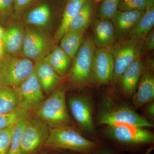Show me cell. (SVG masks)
<instances>
[{"mask_svg": "<svg viewBox=\"0 0 154 154\" xmlns=\"http://www.w3.org/2000/svg\"><path fill=\"white\" fill-rule=\"evenodd\" d=\"M25 30L22 25L15 24L5 31L2 38L5 52L17 56L22 52Z\"/></svg>", "mask_w": 154, "mask_h": 154, "instance_id": "cell-18", "label": "cell"}, {"mask_svg": "<svg viewBox=\"0 0 154 154\" xmlns=\"http://www.w3.org/2000/svg\"><path fill=\"white\" fill-rule=\"evenodd\" d=\"M71 59L60 47L54 46L43 60L49 65L62 78L66 75L71 63Z\"/></svg>", "mask_w": 154, "mask_h": 154, "instance_id": "cell-19", "label": "cell"}, {"mask_svg": "<svg viewBox=\"0 0 154 154\" xmlns=\"http://www.w3.org/2000/svg\"><path fill=\"white\" fill-rule=\"evenodd\" d=\"M143 113L146 116L145 118L149 121L153 123L154 119V103L152 101L147 103L143 106Z\"/></svg>", "mask_w": 154, "mask_h": 154, "instance_id": "cell-31", "label": "cell"}, {"mask_svg": "<svg viewBox=\"0 0 154 154\" xmlns=\"http://www.w3.org/2000/svg\"><path fill=\"white\" fill-rule=\"evenodd\" d=\"M96 45L93 39L87 37L74 57L66 75L69 83L75 87L95 85L93 72V60Z\"/></svg>", "mask_w": 154, "mask_h": 154, "instance_id": "cell-5", "label": "cell"}, {"mask_svg": "<svg viewBox=\"0 0 154 154\" xmlns=\"http://www.w3.org/2000/svg\"><path fill=\"white\" fill-rule=\"evenodd\" d=\"M114 67V59L110 50L103 48L96 49L93 64L95 85H105L112 82Z\"/></svg>", "mask_w": 154, "mask_h": 154, "instance_id": "cell-12", "label": "cell"}, {"mask_svg": "<svg viewBox=\"0 0 154 154\" xmlns=\"http://www.w3.org/2000/svg\"><path fill=\"white\" fill-rule=\"evenodd\" d=\"M68 105L73 117L79 126L96 142V131L93 119V104L87 94L74 95L69 98Z\"/></svg>", "mask_w": 154, "mask_h": 154, "instance_id": "cell-8", "label": "cell"}, {"mask_svg": "<svg viewBox=\"0 0 154 154\" xmlns=\"http://www.w3.org/2000/svg\"><path fill=\"white\" fill-rule=\"evenodd\" d=\"M5 50L2 39H0V59H2L4 57V56L5 54Z\"/></svg>", "mask_w": 154, "mask_h": 154, "instance_id": "cell-36", "label": "cell"}, {"mask_svg": "<svg viewBox=\"0 0 154 154\" xmlns=\"http://www.w3.org/2000/svg\"><path fill=\"white\" fill-rule=\"evenodd\" d=\"M146 0H119L118 10L120 11L146 10Z\"/></svg>", "mask_w": 154, "mask_h": 154, "instance_id": "cell-29", "label": "cell"}, {"mask_svg": "<svg viewBox=\"0 0 154 154\" xmlns=\"http://www.w3.org/2000/svg\"><path fill=\"white\" fill-rule=\"evenodd\" d=\"M33 72L44 94L46 95H50L54 91L63 79L43 60L35 63Z\"/></svg>", "mask_w": 154, "mask_h": 154, "instance_id": "cell-15", "label": "cell"}, {"mask_svg": "<svg viewBox=\"0 0 154 154\" xmlns=\"http://www.w3.org/2000/svg\"></svg>", "mask_w": 154, "mask_h": 154, "instance_id": "cell-41", "label": "cell"}, {"mask_svg": "<svg viewBox=\"0 0 154 154\" xmlns=\"http://www.w3.org/2000/svg\"><path fill=\"white\" fill-rule=\"evenodd\" d=\"M31 115L22 119L15 125L12 133L11 144L7 154H22L21 150V137L22 130L28 119Z\"/></svg>", "mask_w": 154, "mask_h": 154, "instance_id": "cell-27", "label": "cell"}, {"mask_svg": "<svg viewBox=\"0 0 154 154\" xmlns=\"http://www.w3.org/2000/svg\"><path fill=\"white\" fill-rule=\"evenodd\" d=\"M105 126L103 131L105 138L119 149L132 152L153 144V133L146 128L124 122Z\"/></svg>", "mask_w": 154, "mask_h": 154, "instance_id": "cell-1", "label": "cell"}, {"mask_svg": "<svg viewBox=\"0 0 154 154\" xmlns=\"http://www.w3.org/2000/svg\"><path fill=\"white\" fill-rule=\"evenodd\" d=\"M93 41L98 48H108L113 46L116 36L113 23L108 19H101L94 25Z\"/></svg>", "mask_w": 154, "mask_h": 154, "instance_id": "cell-17", "label": "cell"}, {"mask_svg": "<svg viewBox=\"0 0 154 154\" xmlns=\"http://www.w3.org/2000/svg\"><path fill=\"white\" fill-rule=\"evenodd\" d=\"M132 99V107L135 110L153 101L154 76L152 70L145 68Z\"/></svg>", "mask_w": 154, "mask_h": 154, "instance_id": "cell-13", "label": "cell"}, {"mask_svg": "<svg viewBox=\"0 0 154 154\" xmlns=\"http://www.w3.org/2000/svg\"><path fill=\"white\" fill-rule=\"evenodd\" d=\"M51 18V11L48 5L43 4L31 10L26 17V21L29 25L43 27L49 23Z\"/></svg>", "mask_w": 154, "mask_h": 154, "instance_id": "cell-24", "label": "cell"}, {"mask_svg": "<svg viewBox=\"0 0 154 154\" xmlns=\"http://www.w3.org/2000/svg\"><path fill=\"white\" fill-rule=\"evenodd\" d=\"M31 114L20 108L11 113H0V131L17 124L22 119L30 116Z\"/></svg>", "mask_w": 154, "mask_h": 154, "instance_id": "cell-26", "label": "cell"}, {"mask_svg": "<svg viewBox=\"0 0 154 154\" xmlns=\"http://www.w3.org/2000/svg\"><path fill=\"white\" fill-rule=\"evenodd\" d=\"M96 121L98 126L124 122L142 127H154L153 123L137 113L132 107L110 94L106 95L102 99Z\"/></svg>", "mask_w": 154, "mask_h": 154, "instance_id": "cell-2", "label": "cell"}, {"mask_svg": "<svg viewBox=\"0 0 154 154\" xmlns=\"http://www.w3.org/2000/svg\"><path fill=\"white\" fill-rule=\"evenodd\" d=\"M85 31L68 30L60 39V48L71 59L74 58L83 42Z\"/></svg>", "mask_w": 154, "mask_h": 154, "instance_id": "cell-22", "label": "cell"}, {"mask_svg": "<svg viewBox=\"0 0 154 154\" xmlns=\"http://www.w3.org/2000/svg\"><path fill=\"white\" fill-rule=\"evenodd\" d=\"M92 16V5L90 1L88 0L79 12L72 19L68 31H85L91 23Z\"/></svg>", "mask_w": 154, "mask_h": 154, "instance_id": "cell-25", "label": "cell"}, {"mask_svg": "<svg viewBox=\"0 0 154 154\" xmlns=\"http://www.w3.org/2000/svg\"><path fill=\"white\" fill-rule=\"evenodd\" d=\"M73 127L50 128L44 148L66 150L79 154H92L96 151L101 142L87 138Z\"/></svg>", "mask_w": 154, "mask_h": 154, "instance_id": "cell-3", "label": "cell"}, {"mask_svg": "<svg viewBox=\"0 0 154 154\" xmlns=\"http://www.w3.org/2000/svg\"><path fill=\"white\" fill-rule=\"evenodd\" d=\"M66 91L64 86H58L33 113V116L44 121L50 128L73 126L67 107Z\"/></svg>", "mask_w": 154, "mask_h": 154, "instance_id": "cell-4", "label": "cell"}, {"mask_svg": "<svg viewBox=\"0 0 154 154\" xmlns=\"http://www.w3.org/2000/svg\"><path fill=\"white\" fill-rule=\"evenodd\" d=\"M110 50L114 59L113 81L116 84L125 70L133 62L140 58L142 48L140 42H134L128 39Z\"/></svg>", "mask_w": 154, "mask_h": 154, "instance_id": "cell-11", "label": "cell"}, {"mask_svg": "<svg viewBox=\"0 0 154 154\" xmlns=\"http://www.w3.org/2000/svg\"><path fill=\"white\" fill-rule=\"evenodd\" d=\"M14 0H0V14H8L11 11Z\"/></svg>", "mask_w": 154, "mask_h": 154, "instance_id": "cell-33", "label": "cell"}, {"mask_svg": "<svg viewBox=\"0 0 154 154\" xmlns=\"http://www.w3.org/2000/svg\"><path fill=\"white\" fill-rule=\"evenodd\" d=\"M52 42L44 33L32 28L25 30L22 48L24 57L35 62L42 60L53 48Z\"/></svg>", "mask_w": 154, "mask_h": 154, "instance_id": "cell-10", "label": "cell"}, {"mask_svg": "<svg viewBox=\"0 0 154 154\" xmlns=\"http://www.w3.org/2000/svg\"><path fill=\"white\" fill-rule=\"evenodd\" d=\"M16 88L0 84V113H8L19 109Z\"/></svg>", "mask_w": 154, "mask_h": 154, "instance_id": "cell-23", "label": "cell"}, {"mask_svg": "<svg viewBox=\"0 0 154 154\" xmlns=\"http://www.w3.org/2000/svg\"><path fill=\"white\" fill-rule=\"evenodd\" d=\"M154 25V7L145 10L143 16L128 33V40L140 42L152 30Z\"/></svg>", "mask_w": 154, "mask_h": 154, "instance_id": "cell-20", "label": "cell"}, {"mask_svg": "<svg viewBox=\"0 0 154 154\" xmlns=\"http://www.w3.org/2000/svg\"><path fill=\"white\" fill-rule=\"evenodd\" d=\"M45 154V153H36V154Z\"/></svg>", "mask_w": 154, "mask_h": 154, "instance_id": "cell-40", "label": "cell"}, {"mask_svg": "<svg viewBox=\"0 0 154 154\" xmlns=\"http://www.w3.org/2000/svg\"><path fill=\"white\" fill-rule=\"evenodd\" d=\"M49 126L34 116L29 117L22 130L21 137L22 154L38 153L44 148L49 133Z\"/></svg>", "mask_w": 154, "mask_h": 154, "instance_id": "cell-7", "label": "cell"}, {"mask_svg": "<svg viewBox=\"0 0 154 154\" xmlns=\"http://www.w3.org/2000/svg\"><path fill=\"white\" fill-rule=\"evenodd\" d=\"M32 0H14V8L17 13L21 12L30 4Z\"/></svg>", "mask_w": 154, "mask_h": 154, "instance_id": "cell-34", "label": "cell"}, {"mask_svg": "<svg viewBox=\"0 0 154 154\" xmlns=\"http://www.w3.org/2000/svg\"><path fill=\"white\" fill-rule=\"evenodd\" d=\"M88 0H67L65 7L60 25L55 34L56 41L60 40L68 30L72 19L79 12Z\"/></svg>", "mask_w": 154, "mask_h": 154, "instance_id": "cell-21", "label": "cell"}, {"mask_svg": "<svg viewBox=\"0 0 154 154\" xmlns=\"http://www.w3.org/2000/svg\"><path fill=\"white\" fill-rule=\"evenodd\" d=\"M147 3L146 10H148L154 7V0H146Z\"/></svg>", "mask_w": 154, "mask_h": 154, "instance_id": "cell-37", "label": "cell"}, {"mask_svg": "<svg viewBox=\"0 0 154 154\" xmlns=\"http://www.w3.org/2000/svg\"><path fill=\"white\" fill-rule=\"evenodd\" d=\"M95 1L96 2H100V1H101V0H95Z\"/></svg>", "mask_w": 154, "mask_h": 154, "instance_id": "cell-39", "label": "cell"}, {"mask_svg": "<svg viewBox=\"0 0 154 154\" xmlns=\"http://www.w3.org/2000/svg\"><path fill=\"white\" fill-rule=\"evenodd\" d=\"M16 90L19 108L28 113H34L45 99L44 92L34 72Z\"/></svg>", "mask_w": 154, "mask_h": 154, "instance_id": "cell-9", "label": "cell"}, {"mask_svg": "<svg viewBox=\"0 0 154 154\" xmlns=\"http://www.w3.org/2000/svg\"><path fill=\"white\" fill-rule=\"evenodd\" d=\"M143 42L147 50L151 51L154 48V31L151 30L143 38Z\"/></svg>", "mask_w": 154, "mask_h": 154, "instance_id": "cell-32", "label": "cell"}, {"mask_svg": "<svg viewBox=\"0 0 154 154\" xmlns=\"http://www.w3.org/2000/svg\"><path fill=\"white\" fill-rule=\"evenodd\" d=\"M119 0H104L100 8L99 16L101 19H112L118 11Z\"/></svg>", "mask_w": 154, "mask_h": 154, "instance_id": "cell-28", "label": "cell"}, {"mask_svg": "<svg viewBox=\"0 0 154 154\" xmlns=\"http://www.w3.org/2000/svg\"><path fill=\"white\" fill-rule=\"evenodd\" d=\"M16 124L0 131V154H8L12 133Z\"/></svg>", "mask_w": 154, "mask_h": 154, "instance_id": "cell-30", "label": "cell"}, {"mask_svg": "<svg viewBox=\"0 0 154 154\" xmlns=\"http://www.w3.org/2000/svg\"><path fill=\"white\" fill-rule=\"evenodd\" d=\"M145 10L120 11L112 17L116 38L121 39L128 36L130 30L144 13Z\"/></svg>", "mask_w": 154, "mask_h": 154, "instance_id": "cell-16", "label": "cell"}, {"mask_svg": "<svg viewBox=\"0 0 154 154\" xmlns=\"http://www.w3.org/2000/svg\"><path fill=\"white\" fill-rule=\"evenodd\" d=\"M34 67L29 59L5 54L0 59V84L17 88L33 73Z\"/></svg>", "mask_w": 154, "mask_h": 154, "instance_id": "cell-6", "label": "cell"}, {"mask_svg": "<svg viewBox=\"0 0 154 154\" xmlns=\"http://www.w3.org/2000/svg\"><path fill=\"white\" fill-rule=\"evenodd\" d=\"M92 154H118L113 149L107 146L102 145L100 143V146L97 150Z\"/></svg>", "mask_w": 154, "mask_h": 154, "instance_id": "cell-35", "label": "cell"}, {"mask_svg": "<svg viewBox=\"0 0 154 154\" xmlns=\"http://www.w3.org/2000/svg\"><path fill=\"white\" fill-rule=\"evenodd\" d=\"M5 31L4 28L0 26V39H2L3 36H4V34H5Z\"/></svg>", "mask_w": 154, "mask_h": 154, "instance_id": "cell-38", "label": "cell"}, {"mask_svg": "<svg viewBox=\"0 0 154 154\" xmlns=\"http://www.w3.org/2000/svg\"><path fill=\"white\" fill-rule=\"evenodd\" d=\"M145 66L140 58L133 62L128 67L119 80L120 91L127 99L132 98Z\"/></svg>", "mask_w": 154, "mask_h": 154, "instance_id": "cell-14", "label": "cell"}]
</instances>
